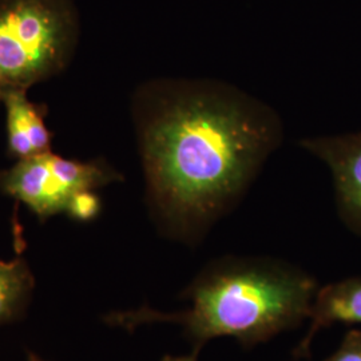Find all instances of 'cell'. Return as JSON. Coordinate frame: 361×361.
Masks as SVG:
<instances>
[{
	"mask_svg": "<svg viewBox=\"0 0 361 361\" xmlns=\"http://www.w3.org/2000/svg\"><path fill=\"white\" fill-rule=\"evenodd\" d=\"M131 118L147 201L185 241L234 207L284 138L271 106L217 79L146 80L133 92Z\"/></svg>",
	"mask_w": 361,
	"mask_h": 361,
	"instance_id": "cell-1",
	"label": "cell"
},
{
	"mask_svg": "<svg viewBox=\"0 0 361 361\" xmlns=\"http://www.w3.org/2000/svg\"><path fill=\"white\" fill-rule=\"evenodd\" d=\"M314 296V280L295 268L271 259L224 258L194 281L190 310L174 314L142 310L116 322L182 324L197 349L221 336L253 345L310 317Z\"/></svg>",
	"mask_w": 361,
	"mask_h": 361,
	"instance_id": "cell-2",
	"label": "cell"
},
{
	"mask_svg": "<svg viewBox=\"0 0 361 361\" xmlns=\"http://www.w3.org/2000/svg\"><path fill=\"white\" fill-rule=\"evenodd\" d=\"M78 40L73 0H0V102L61 74Z\"/></svg>",
	"mask_w": 361,
	"mask_h": 361,
	"instance_id": "cell-3",
	"label": "cell"
},
{
	"mask_svg": "<svg viewBox=\"0 0 361 361\" xmlns=\"http://www.w3.org/2000/svg\"><path fill=\"white\" fill-rule=\"evenodd\" d=\"M123 176L104 159L80 162L52 152L19 159L0 171V190L40 219L66 213L71 198L85 190H97Z\"/></svg>",
	"mask_w": 361,
	"mask_h": 361,
	"instance_id": "cell-4",
	"label": "cell"
},
{
	"mask_svg": "<svg viewBox=\"0 0 361 361\" xmlns=\"http://www.w3.org/2000/svg\"><path fill=\"white\" fill-rule=\"evenodd\" d=\"M300 146L331 170L340 213L353 231L361 233V131L305 138Z\"/></svg>",
	"mask_w": 361,
	"mask_h": 361,
	"instance_id": "cell-5",
	"label": "cell"
},
{
	"mask_svg": "<svg viewBox=\"0 0 361 361\" xmlns=\"http://www.w3.org/2000/svg\"><path fill=\"white\" fill-rule=\"evenodd\" d=\"M0 104L6 110L8 154L19 161L52 152V133L46 126L43 106L31 102L26 90L7 94Z\"/></svg>",
	"mask_w": 361,
	"mask_h": 361,
	"instance_id": "cell-6",
	"label": "cell"
},
{
	"mask_svg": "<svg viewBox=\"0 0 361 361\" xmlns=\"http://www.w3.org/2000/svg\"><path fill=\"white\" fill-rule=\"evenodd\" d=\"M308 335L297 347L296 355L310 353L313 336L332 324H361V277H353L323 288L313 300Z\"/></svg>",
	"mask_w": 361,
	"mask_h": 361,
	"instance_id": "cell-7",
	"label": "cell"
},
{
	"mask_svg": "<svg viewBox=\"0 0 361 361\" xmlns=\"http://www.w3.org/2000/svg\"><path fill=\"white\" fill-rule=\"evenodd\" d=\"M32 277L20 258L0 259V324L13 319L31 290Z\"/></svg>",
	"mask_w": 361,
	"mask_h": 361,
	"instance_id": "cell-8",
	"label": "cell"
},
{
	"mask_svg": "<svg viewBox=\"0 0 361 361\" xmlns=\"http://www.w3.org/2000/svg\"><path fill=\"white\" fill-rule=\"evenodd\" d=\"M99 210L101 202L95 190H85L79 192L71 198L66 213L77 221H90L97 217Z\"/></svg>",
	"mask_w": 361,
	"mask_h": 361,
	"instance_id": "cell-9",
	"label": "cell"
},
{
	"mask_svg": "<svg viewBox=\"0 0 361 361\" xmlns=\"http://www.w3.org/2000/svg\"><path fill=\"white\" fill-rule=\"evenodd\" d=\"M325 361H361V331H349L340 348Z\"/></svg>",
	"mask_w": 361,
	"mask_h": 361,
	"instance_id": "cell-10",
	"label": "cell"
},
{
	"mask_svg": "<svg viewBox=\"0 0 361 361\" xmlns=\"http://www.w3.org/2000/svg\"><path fill=\"white\" fill-rule=\"evenodd\" d=\"M164 361H195V356H186V357H166Z\"/></svg>",
	"mask_w": 361,
	"mask_h": 361,
	"instance_id": "cell-11",
	"label": "cell"
},
{
	"mask_svg": "<svg viewBox=\"0 0 361 361\" xmlns=\"http://www.w3.org/2000/svg\"><path fill=\"white\" fill-rule=\"evenodd\" d=\"M30 361H42V360H39V359H37V357H34V356H31V357H30Z\"/></svg>",
	"mask_w": 361,
	"mask_h": 361,
	"instance_id": "cell-12",
	"label": "cell"
}]
</instances>
